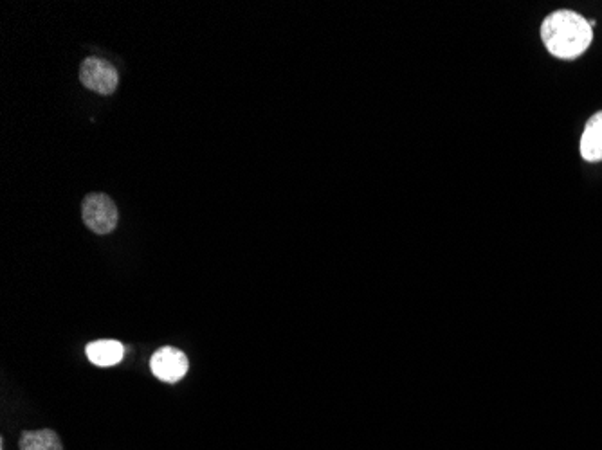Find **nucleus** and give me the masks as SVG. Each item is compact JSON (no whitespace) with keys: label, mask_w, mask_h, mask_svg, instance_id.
<instances>
[{"label":"nucleus","mask_w":602,"mask_h":450,"mask_svg":"<svg viewBox=\"0 0 602 450\" xmlns=\"http://www.w3.org/2000/svg\"><path fill=\"white\" fill-rule=\"evenodd\" d=\"M85 353H87V359L91 360L94 366L110 368L121 362L125 355V348L121 342L107 339V341H94L87 344Z\"/></svg>","instance_id":"6"},{"label":"nucleus","mask_w":602,"mask_h":450,"mask_svg":"<svg viewBox=\"0 0 602 450\" xmlns=\"http://www.w3.org/2000/svg\"><path fill=\"white\" fill-rule=\"evenodd\" d=\"M20 450H64L60 436L53 429L24 431L20 436Z\"/></svg>","instance_id":"7"},{"label":"nucleus","mask_w":602,"mask_h":450,"mask_svg":"<svg viewBox=\"0 0 602 450\" xmlns=\"http://www.w3.org/2000/svg\"><path fill=\"white\" fill-rule=\"evenodd\" d=\"M150 368L159 380L168 382V384H175L188 373L190 362H188V357L184 355V351L172 348V346H165V348L157 350L152 355Z\"/></svg>","instance_id":"4"},{"label":"nucleus","mask_w":602,"mask_h":450,"mask_svg":"<svg viewBox=\"0 0 602 450\" xmlns=\"http://www.w3.org/2000/svg\"><path fill=\"white\" fill-rule=\"evenodd\" d=\"M80 81L83 87L98 92L101 96H110L118 89V71L112 63L101 58H87L80 67Z\"/></svg>","instance_id":"3"},{"label":"nucleus","mask_w":602,"mask_h":450,"mask_svg":"<svg viewBox=\"0 0 602 450\" xmlns=\"http://www.w3.org/2000/svg\"><path fill=\"white\" fill-rule=\"evenodd\" d=\"M581 155L586 162L602 161V110L593 114L584 126Z\"/></svg>","instance_id":"5"},{"label":"nucleus","mask_w":602,"mask_h":450,"mask_svg":"<svg viewBox=\"0 0 602 450\" xmlns=\"http://www.w3.org/2000/svg\"><path fill=\"white\" fill-rule=\"evenodd\" d=\"M541 40L552 56L561 60H574L592 44V22H588L579 13L561 9L543 20Z\"/></svg>","instance_id":"1"},{"label":"nucleus","mask_w":602,"mask_h":450,"mask_svg":"<svg viewBox=\"0 0 602 450\" xmlns=\"http://www.w3.org/2000/svg\"><path fill=\"white\" fill-rule=\"evenodd\" d=\"M82 216L92 233L109 234L118 225V207L105 193H91L83 198Z\"/></svg>","instance_id":"2"}]
</instances>
